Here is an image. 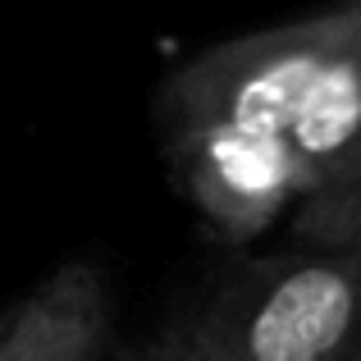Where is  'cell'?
<instances>
[{
  "mask_svg": "<svg viewBox=\"0 0 361 361\" xmlns=\"http://www.w3.org/2000/svg\"><path fill=\"white\" fill-rule=\"evenodd\" d=\"M316 27L329 37V42H338L343 51H353L361 60V5L334 9V14H316Z\"/></svg>",
  "mask_w": 361,
  "mask_h": 361,
  "instance_id": "obj_5",
  "label": "cell"
},
{
  "mask_svg": "<svg viewBox=\"0 0 361 361\" xmlns=\"http://www.w3.org/2000/svg\"><path fill=\"white\" fill-rule=\"evenodd\" d=\"M123 361H165V357H151V353H142V348H137V353H133V357H123Z\"/></svg>",
  "mask_w": 361,
  "mask_h": 361,
  "instance_id": "obj_6",
  "label": "cell"
},
{
  "mask_svg": "<svg viewBox=\"0 0 361 361\" xmlns=\"http://www.w3.org/2000/svg\"><path fill=\"white\" fill-rule=\"evenodd\" d=\"M357 361H361V357H357Z\"/></svg>",
  "mask_w": 361,
  "mask_h": 361,
  "instance_id": "obj_7",
  "label": "cell"
},
{
  "mask_svg": "<svg viewBox=\"0 0 361 361\" xmlns=\"http://www.w3.org/2000/svg\"><path fill=\"white\" fill-rule=\"evenodd\" d=\"M293 238L302 243H329V247H353L361 243V169L325 202L302 206L288 220Z\"/></svg>",
  "mask_w": 361,
  "mask_h": 361,
  "instance_id": "obj_4",
  "label": "cell"
},
{
  "mask_svg": "<svg viewBox=\"0 0 361 361\" xmlns=\"http://www.w3.org/2000/svg\"><path fill=\"white\" fill-rule=\"evenodd\" d=\"M115 293L97 261L69 256L0 311V361H110Z\"/></svg>",
  "mask_w": 361,
  "mask_h": 361,
  "instance_id": "obj_3",
  "label": "cell"
},
{
  "mask_svg": "<svg viewBox=\"0 0 361 361\" xmlns=\"http://www.w3.org/2000/svg\"><path fill=\"white\" fill-rule=\"evenodd\" d=\"M151 115L178 197L243 252L361 169V60L316 18L224 37L160 82Z\"/></svg>",
  "mask_w": 361,
  "mask_h": 361,
  "instance_id": "obj_1",
  "label": "cell"
},
{
  "mask_svg": "<svg viewBox=\"0 0 361 361\" xmlns=\"http://www.w3.org/2000/svg\"><path fill=\"white\" fill-rule=\"evenodd\" d=\"M165 361H357L361 243L224 252L142 343Z\"/></svg>",
  "mask_w": 361,
  "mask_h": 361,
  "instance_id": "obj_2",
  "label": "cell"
}]
</instances>
